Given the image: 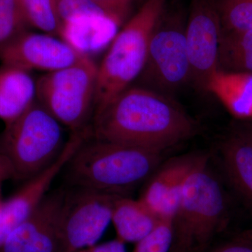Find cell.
Listing matches in <instances>:
<instances>
[{"label": "cell", "mask_w": 252, "mask_h": 252, "mask_svg": "<svg viewBox=\"0 0 252 252\" xmlns=\"http://www.w3.org/2000/svg\"><path fill=\"white\" fill-rule=\"evenodd\" d=\"M223 189L202 155L185 179L174 220L176 240L192 249L203 247L226 215Z\"/></svg>", "instance_id": "277c9868"}, {"label": "cell", "mask_w": 252, "mask_h": 252, "mask_svg": "<svg viewBox=\"0 0 252 252\" xmlns=\"http://www.w3.org/2000/svg\"><path fill=\"white\" fill-rule=\"evenodd\" d=\"M98 65L92 58L59 70L48 72L36 81V99L62 125L74 132L84 126L94 110Z\"/></svg>", "instance_id": "8992f818"}, {"label": "cell", "mask_w": 252, "mask_h": 252, "mask_svg": "<svg viewBox=\"0 0 252 252\" xmlns=\"http://www.w3.org/2000/svg\"><path fill=\"white\" fill-rule=\"evenodd\" d=\"M28 25L59 36L61 26L56 0H20Z\"/></svg>", "instance_id": "d6986e66"}, {"label": "cell", "mask_w": 252, "mask_h": 252, "mask_svg": "<svg viewBox=\"0 0 252 252\" xmlns=\"http://www.w3.org/2000/svg\"><path fill=\"white\" fill-rule=\"evenodd\" d=\"M123 21L111 17H84L61 23L59 37L83 56L92 55L110 45Z\"/></svg>", "instance_id": "4fadbf2b"}, {"label": "cell", "mask_w": 252, "mask_h": 252, "mask_svg": "<svg viewBox=\"0 0 252 252\" xmlns=\"http://www.w3.org/2000/svg\"><path fill=\"white\" fill-rule=\"evenodd\" d=\"M160 220L140 199L119 196L114 202L111 222L117 239L124 244L137 243L148 235Z\"/></svg>", "instance_id": "9a60e30c"}, {"label": "cell", "mask_w": 252, "mask_h": 252, "mask_svg": "<svg viewBox=\"0 0 252 252\" xmlns=\"http://www.w3.org/2000/svg\"><path fill=\"white\" fill-rule=\"evenodd\" d=\"M198 131L174 97L144 87L128 88L94 116V138L161 152Z\"/></svg>", "instance_id": "6da1fadb"}, {"label": "cell", "mask_w": 252, "mask_h": 252, "mask_svg": "<svg viewBox=\"0 0 252 252\" xmlns=\"http://www.w3.org/2000/svg\"><path fill=\"white\" fill-rule=\"evenodd\" d=\"M174 239V220H161L148 235L135 243L132 252H170Z\"/></svg>", "instance_id": "603a6c76"}, {"label": "cell", "mask_w": 252, "mask_h": 252, "mask_svg": "<svg viewBox=\"0 0 252 252\" xmlns=\"http://www.w3.org/2000/svg\"><path fill=\"white\" fill-rule=\"evenodd\" d=\"M84 250L85 252H126L125 244L117 238L100 245H94Z\"/></svg>", "instance_id": "d4e9b609"}, {"label": "cell", "mask_w": 252, "mask_h": 252, "mask_svg": "<svg viewBox=\"0 0 252 252\" xmlns=\"http://www.w3.org/2000/svg\"><path fill=\"white\" fill-rule=\"evenodd\" d=\"M202 155L187 154L170 159L158 167L140 198L160 220H175L182 186Z\"/></svg>", "instance_id": "7c38bea8"}, {"label": "cell", "mask_w": 252, "mask_h": 252, "mask_svg": "<svg viewBox=\"0 0 252 252\" xmlns=\"http://www.w3.org/2000/svg\"><path fill=\"white\" fill-rule=\"evenodd\" d=\"M239 134L243 136L252 145V123L245 126V129Z\"/></svg>", "instance_id": "f1b7e54d"}, {"label": "cell", "mask_w": 252, "mask_h": 252, "mask_svg": "<svg viewBox=\"0 0 252 252\" xmlns=\"http://www.w3.org/2000/svg\"><path fill=\"white\" fill-rule=\"evenodd\" d=\"M61 23L84 17H111L124 22L125 16L106 9L94 0H56Z\"/></svg>", "instance_id": "7402d4cb"}, {"label": "cell", "mask_w": 252, "mask_h": 252, "mask_svg": "<svg viewBox=\"0 0 252 252\" xmlns=\"http://www.w3.org/2000/svg\"><path fill=\"white\" fill-rule=\"evenodd\" d=\"M167 0H147L117 33L98 65L94 116L140 77L147 61L151 36Z\"/></svg>", "instance_id": "3957f363"}, {"label": "cell", "mask_w": 252, "mask_h": 252, "mask_svg": "<svg viewBox=\"0 0 252 252\" xmlns=\"http://www.w3.org/2000/svg\"><path fill=\"white\" fill-rule=\"evenodd\" d=\"M222 160L228 180L237 192L252 205V145L240 134L222 146Z\"/></svg>", "instance_id": "e0dca14e"}, {"label": "cell", "mask_w": 252, "mask_h": 252, "mask_svg": "<svg viewBox=\"0 0 252 252\" xmlns=\"http://www.w3.org/2000/svg\"><path fill=\"white\" fill-rule=\"evenodd\" d=\"M218 67L225 72L252 74V32L222 29Z\"/></svg>", "instance_id": "ac0fdd59"}, {"label": "cell", "mask_w": 252, "mask_h": 252, "mask_svg": "<svg viewBox=\"0 0 252 252\" xmlns=\"http://www.w3.org/2000/svg\"><path fill=\"white\" fill-rule=\"evenodd\" d=\"M1 185H2V182H0V208H1V205H2L3 200L2 198V189H1Z\"/></svg>", "instance_id": "4dcf8cb0"}, {"label": "cell", "mask_w": 252, "mask_h": 252, "mask_svg": "<svg viewBox=\"0 0 252 252\" xmlns=\"http://www.w3.org/2000/svg\"><path fill=\"white\" fill-rule=\"evenodd\" d=\"M36 100V81L21 68L0 67V119L10 125Z\"/></svg>", "instance_id": "5bb4252c"}, {"label": "cell", "mask_w": 252, "mask_h": 252, "mask_svg": "<svg viewBox=\"0 0 252 252\" xmlns=\"http://www.w3.org/2000/svg\"><path fill=\"white\" fill-rule=\"evenodd\" d=\"M234 241L252 247V228L240 232L235 236Z\"/></svg>", "instance_id": "83f0119b"}, {"label": "cell", "mask_w": 252, "mask_h": 252, "mask_svg": "<svg viewBox=\"0 0 252 252\" xmlns=\"http://www.w3.org/2000/svg\"><path fill=\"white\" fill-rule=\"evenodd\" d=\"M117 195L73 187L65 191L61 214L62 252H75L96 245L112 220Z\"/></svg>", "instance_id": "ba28073f"}, {"label": "cell", "mask_w": 252, "mask_h": 252, "mask_svg": "<svg viewBox=\"0 0 252 252\" xmlns=\"http://www.w3.org/2000/svg\"><path fill=\"white\" fill-rule=\"evenodd\" d=\"M161 151L97 140L89 136L64 169L73 187L126 196L160 166Z\"/></svg>", "instance_id": "7a4b0ae2"}, {"label": "cell", "mask_w": 252, "mask_h": 252, "mask_svg": "<svg viewBox=\"0 0 252 252\" xmlns=\"http://www.w3.org/2000/svg\"><path fill=\"white\" fill-rule=\"evenodd\" d=\"M99 4L102 5L106 9L127 16L129 7L134 0H94Z\"/></svg>", "instance_id": "cb8c5ba5"}, {"label": "cell", "mask_w": 252, "mask_h": 252, "mask_svg": "<svg viewBox=\"0 0 252 252\" xmlns=\"http://www.w3.org/2000/svg\"><path fill=\"white\" fill-rule=\"evenodd\" d=\"M61 125L35 101L6 126L1 151L14 167L15 179L30 180L56 160L64 147Z\"/></svg>", "instance_id": "5b68a950"}, {"label": "cell", "mask_w": 252, "mask_h": 252, "mask_svg": "<svg viewBox=\"0 0 252 252\" xmlns=\"http://www.w3.org/2000/svg\"><path fill=\"white\" fill-rule=\"evenodd\" d=\"M29 26L20 0H0V49Z\"/></svg>", "instance_id": "44dd1931"}, {"label": "cell", "mask_w": 252, "mask_h": 252, "mask_svg": "<svg viewBox=\"0 0 252 252\" xmlns=\"http://www.w3.org/2000/svg\"><path fill=\"white\" fill-rule=\"evenodd\" d=\"M85 56L60 37L26 31L0 49L3 65L46 73L75 64Z\"/></svg>", "instance_id": "30bf717a"}, {"label": "cell", "mask_w": 252, "mask_h": 252, "mask_svg": "<svg viewBox=\"0 0 252 252\" xmlns=\"http://www.w3.org/2000/svg\"><path fill=\"white\" fill-rule=\"evenodd\" d=\"M222 29L252 32V0H215Z\"/></svg>", "instance_id": "ffe728a7"}, {"label": "cell", "mask_w": 252, "mask_h": 252, "mask_svg": "<svg viewBox=\"0 0 252 252\" xmlns=\"http://www.w3.org/2000/svg\"><path fill=\"white\" fill-rule=\"evenodd\" d=\"M15 171L8 157L0 150V182L15 179Z\"/></svg>", "instance_id": "484cf974"}, {"label": "cell", "mask_w": 252, "mask_h": 252, "mask_svg": "<svg viewBox=\"0 0 252 252\" xmlns=\"http://www.w3.org/2000/svg\"><path fill=\"white\" fill-rule=\"evenodd\" d=\"M222 26L215 0H192L186 25V43L190 81L207 91L212 76L219 69Z\"/></svg>", "instance_id": "9c48e42d"}, {"label": "cell", "mask_w": 252, "mask_h": 252, "mask_svg": "<svg viewBox=\"0 0 252 252\" xmlns=\"http://www.w3.org/2000/svg\"><path fill=\"white\" fill-rule=\"evenodd\" d=\"M214 252H252V247L233 241L232 243L227 244L217 248Z\"/></svg>", "instance_id": "4316f807"}, {"label": "cell", "mask_w": 252, "mask_h": 252, "mask_svg": "<svg viewBox=\"0 0 252 252\" xmlns=\"http://www.w3.org/2000/svg\"><path fill=\"white\" fill-rule=\"evenodd\" d=\"M84 252V250H81V251H78V252Z\"/></svg>", "instance_id": "1f68e13d"}, {"label": "cell", "mask_w": 252, "mask_h": 252, "mask_svg": "<svg viewBox=\"0 0 252 252\" xmlns=\"http://www.w3.org/2000/svg\"><path fill=\"white\" fill-rule=\"evenodd\" d=\"M211 93L237 117L252 118V74L217 70L209 81Z\"/></svg>", "instance_id": "2e32d148"}, {"label": "cell", "mask_w": 252, "mask_h": 252, "mask_svg": "<svg viewBox=\"0 0 252 252\" xmlns=\"http://www.w3.org/2000/svg\"><path fill=\"white\" fill-rule=\"evenodd\" d=\"M64 190L47 193L9 235L0 252H62L61 214Z\"/></svg>", "instance_id": "8fae6325"}, {"label": "cell", "mask_w": 252, "mask_h": 252, "mask_svg": "<svg viewBox=\"0 0 252 252\" xmlns=\"http://www.w3.org/2000/svg\"><path fill=\"white\" fill-rule=\"evenodd\" d=\"M170 252H190V250L186 245L175 240Z\"/></svg>", "instance_id": "f546056e"}, {"label": "cell", "mask_w": 252, "mask_h": 252, "mask_svg": "<svg viewBox=\"0 0 252 252\" xmlns=\"http://www.w3.org/2000/svg\"><path fill=\"white\" fill-rule=\"evenodd\" d=\"M187 19L180 10H164L151 36L147 61L138 77L144 88L173 97L190 81Z\"/></svg>", "instance_id": "52a82bcc"}]
</instances>
